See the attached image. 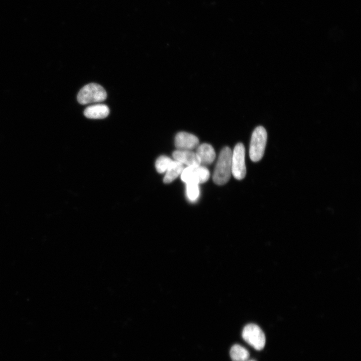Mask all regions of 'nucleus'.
I'll return each instance as SVG.
<instances>
[{
  "label": "nucleus",
  "instance_id": "f8f14e48",
  "mask_svg": "<svg viewBox=\"0 0 361 361\" xmlns=\"http://www.w3.org/2000/svg\"><path fill=\"white\" fill-rule=\"evenodd\" d=\"M230 355L233 361H246L248 359L250 353L244 347L235 344L231 348Z\"/></svg>",
  "mask_w": 361,
  "mask_h": 361
},
{
  "label": "nucleus",
  "instance_id": "f03ea898",
  "mask_svg": "<svg viewBox=\"0 0 361 361\" xmlns=\"http://www.w3.org/2000/svg\"><path fill=\"white\" fill-rule=\"evenodd\" d=\"M267 134L262 126L257 127L253 131L250 141L249 155L252 161L257 162L263 157L266 144Z\"/></svg>",
  "mask_w": 361,
  "mask_h": 361
},
{
  "label": "nucleus",
  "instance_id": "7ed1b4c3",
  "mask_svg": "<svg viewBox=\"0 0 361 361\" xmlns=\"http://www.w3.org/2000/svg\"><path fill=\"white\" fill-rule=\"evenodd\" d=\"M106 97V92L103 87L96 83H90L80 90L77 100L81 104H87L103 101Z\"/></svg>",
  "mask_w": 361,
  "mask_h": 361
},
{
  "label": "nucleus",
  "instance_id": "9d476101",
  "mask_svg": "<svg viewBox=\"0 0 361 361\" xmlns=\"http://www.w3.org/2000/svg\"><path fill=\"white\" fill-rule=\"evenodd\" d=\"M109 113L108 107L103 104L89 106L84 111V115L90 119H103L106 117Z\"/></svg>",
  "mask_w": 361,
  "mask_h": 361
},
{
  "label": "nucleus",
  "instance_id": "39448f33",
  "mask_svg": "<svg viewBox=\"0 0 361 361\" xmlns=\"http://www.w3.org/2000/svg\"><path fill=\"white\" fill-rule=\"evenodd\" d=\"M245 150L242 143H237L232 154L231 173L237 179L244 178L246 173L245 161Z\"/></svg>",
  "mask_w": 361,
  "mask_h": 361
},
{
  "label": "nucleus",
  "instance_id": "1a4fd4ad",
  "mask_svg": "<svg viewBox=\"0 0 361 361\" xmlns=\"http://www.w3.org/2000/svg\"><path fill=\"white\" fill-rule=\"evenodd\" d=\"M196 153L200 159L201 164L203 165L211 164L216 157L214 148L208 143H202L198 146Z\"/></svg>",
  "mask_w": 361,
  "mask_h": 361
},
{
  "label": "nucleus",
  "instance_id": "423d86ee",
  "mask_svg": "<svg viewBox=\"0 0 361 361\" xmlns=\"http://www.w3.org/2000/svg\"><path fill=\"white\" fill-rule=\"evenodd\" d=\"M210 177V171L204 165L189 166L184 169L180 174L182 180L185 183L203 184Z\"/></svg>",
  "mask_w": 361,
  "mask_h": 361
},
{
  "label": "nucleus",
  "instance_id": "6e6552de",
  "mask_svg": "<svg viewBox=\"0 0 361 361\" xmlns=\"http://www.w3.org/2000/svg\"><path fill=\"white\" fill-rule=\"evenodd\" d=\"M172 156L175 160L188 166L201 164L200 159L197 154L191 150L177 149L173 152Z\"/></svg>",
  "mask_w": 361,
  "mask_h": 361
},
{
  "label": "nucleus",
  "instance_id": "20e7f679",
  "mask_svg": "<svg viewBox=\"0 0 361 361\" xmlns=\"http://www.w3.org/2000/svg\"><path fill=\"white\" fill-rule=\"evenodd\" d=\"M243 339L257 350L262 349L266 343V337L260 327L255 324L246 325L242 333Z\"/></svg>",
  "mask_w": 361,
  "mask_h": 361
},
{
  "label": "nucleus",
  "instance_id": "4468645a",
  "mask_svg": "<svg viewBox=\"0 0 361 361\" xmlns=\"http://www.w3.org/2000/svg\"><path fill=\"white\" fill-rule=\"evenodd\" d=\"M199 189L198 184H187V194L188 199L192 202L195 201L199 196Z\"/></svg>",
  "mask_w": 361,
  "mask_h": 361
},
{
  "label": "nucleus",
  "instance_id": "ddd939ff",
  "mask_svg": "<svg viewBox=\"0 0 361 361\" xmlns=\"http://www.w3.org/2000/svg\"><path fill=\"white\" fill-rule=\"evenodd\" d=\"M172 160L165 155L160 156L156 160L155 166L158 173H162L167 170Z\"/></svg>",
  "mask_w": 361,
  "mask_h": 361
},
{
  "label": "nucleus",
  "instance_id": "f257e3e1",
  "mask_svg": "<svg viewBox=\"0 0 361 361\" xmlns=\"http://www.w3.org/2000/svg\"><path fill=\"white\" fill-rule=\"evenodd\" d=\"M232 152L230 147H224L220 153L216 163L213 179L218 185L226 184L231 174V159Z\"/></svg>",
  "mask_w": 361,
  "mask_h": 361
},
{
  "label": "nucleus",
  "instance_id": "0eeeda50",
  "mask_svg": "<svg viewBox=\"0 0 361 361\" xmlns=\"http://www.w3.org/2000/svg\"><path fill=\"white\" fill-rule=\"evenodd\" d=\"M199 143V140L196 135L184 131L177 133L174 139L175 146L178 150H191Z\"/></svg>",
  "mask_w": 361,
  "mask_h": 361
},
{
  "label": "nucleus",
  "instance_id": "9b49d317",
  "mask_svg": "<svg viewBox=\"0 0 361 361\" xmlns=\"http://www.w3.org/2000/svg\"><path fill=\"white\" fill-rule=\"evenodd\" d=\"M184 169L182 163L176 160H172L163 177L164 183L169 184L172 182L181 174Z\"/></svg>",
  "mask_w": 361,
  "mask_h": 361
},
{
  "label": "nucleus",
  "instance_id": "2eb2a0df",
  "mask_svg": "<svg viewBox=\"0 0 361 361\" xmlns=\"http://www.w3.org/2000/svg\"><path fill=\"white\" fill-rule=\"evenodd\" d=\"M246 361H255V360H252V359H251V360L247 359V360H246Z\"/></svg>",
  "mask_w": 361,
  "mask_h": 361
}]
</instances>
